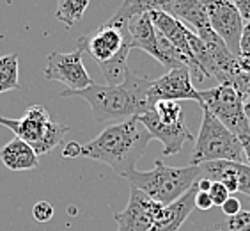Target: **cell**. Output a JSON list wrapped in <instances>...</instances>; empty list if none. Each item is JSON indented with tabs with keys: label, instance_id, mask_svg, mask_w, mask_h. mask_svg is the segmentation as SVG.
I'll return each instance as SVG.
<instances>
[{
	"label": "cell",
	"instance_id": "cell-1",
	"mask_svg": "<svg viewBox=\"0 0 250 231\" xmlns=\"http://www.w3.org/2000/svg\"><path fill=\"white\" fill-rule=\"evenodd\" d=\"M149 77H142L139 73L131 71L128 68L125 82L119 86H100L92 84L82 91H66L61 92L64 98H82L91 105L94 119L100 123L105 121H126L131 117H139L153 109L147 91L151 87Z\"/></svg>",
	"mask_w": 250,
	"mask_h": 231
},
{
	"label": "cell",
	"instance_id": "cell-2",
	"mask_svg": "<svg viewBox=\"0 0 250 231\" xmlns=\"http://www.w3.org/2000/svg\"><path fill=\"white\" fill-rule=\"evenodd\" d=\"M151 140L149 132L146 130L139 117H131L116 125H108L96 139L82 144L80 157L110 165L125 178L126 174L135 171V165L144 157Z\"/></svg>",
	"mask_w": 250,
	"mask_h": 231
},
{
	"label": "cell",
	"instance_id": "cell-3",
	"mask_svg": "<svg viewBox=\"0 0 250 231\" xmlns=\"http://www.w3.org/2000/svg\"><path fill=\"white\" fill-rule=\"evenodd\" d=\"M131 183V187L139 188L140 192L149 196L153 201L160 205H170L178 201L181 196L201 178V167L199 165H187V167H170L165 165L162 160L154 162L151 171H131L125 176Z\"/></svg>",
	"mask_w": 250,
	"mask_h": 231
},
{
	"label": "cell",
	"instance_id": "cell-4",
	"mask_svg": "<svg viewBox=\"0 0 250 231\" xmlns=\"http://www.w3.org/2000/svg\"><path fill=\"white\" fill-rule=\"evenodd\" d=\"M2 126L15 132V137L21 139L36 151V155H46L64 140L69 126L55 123L43 105H32L27 109L21 119L4 117Z\"/></svg>",
	"mask_w": 250,
	"mask_h": 231
},
{
	"label": "cell",
	"instance_id": "cell-5",
	"mask_svg": "<svg viewBox=\"0 0 250 231\" xmlns=\"http://www.w3.org/2000/svg\"><path fill=\"white\" fill-rule=\"evenodd\" d=\"M229 160V162H243L245 155L240 139L229 132L220 121L202 109V123L199 130L195 146H193L190 165H201L206 162Z\"/></svg>",
	"mask_w": 250,
	"mask_h": 231
},
{
	"label": "cell",
	"instance_id": "cell-6",
	"mask_svg": "<svg viewBox=\"0 0 250 231\" xmlns=\"http://www.w3.org/2000/svg\"><path fill=\"white\" fill-rule=\"evenodd\" d=\"M201 92V109L211 112L236 137L250 135V119L245 116V100L232 86H220Z\"/></svg>",
	"mask_w": 250,
	"mask_h": 231
},
{
	"label": "cell",
	"instance_id": "cell-7",
	"mask_svg": "<svg viewBox=\"0 0 250 231\" xmlns=\"http://www.w3.org/2000/svg\"><path fill=\"white\" fill-rule=\"evenodd\" d=\"M43 75L52 82L64 84L66 91H82L94 84L83 66V50L80 46L71 53H48Z\"/></svg>",
	"mask_w": 250,
	"mask_h": 231
},
{
	"label": "cell",
	"instance_id": "cell-8",
	"mask_svg": "<svg viewBox=\"0 0 250 231\" xmlns=\"http://www.w3.org/2000/svg\"><path fill=\"white\" fill-rule=\"evenodd\" d=\"M206 9L208 20L211 29L217 32L218 38L227 45V48L240 55V38L243 30V18L231 0H201Z\"/></svg>",
	"mask_w": 250,
	"mask_h": 231
},
{
	"label": "cell",
	"instance_id": "cell-9",
	"mask_svg": "<svg viewBox=\"0 0 250 231\" xmlns=\"http://www.w3.org/2000/svg\"><path fill=\"white\" fill-rule=\"evenodd\" d=\"M147 98H149L151 105L162 100H193L201 105V92L193 87L192 73L187 66L172 68L164 77L153 80L149 91H147Z\"/></svg>",
	"mask_w": 250,
	"mask_h": 231
},
{
	"label": "cell",
	"instance_id": "cell-10",
	"mask_svg": "<svg viewBox=\"0 0 250 231\" xmlns=\"http://www.w3.org/2000/svg\"><path fill=\"white\" fill-rule=\"evenodd\" d=\"M164 205L153 201L149 196L131 187L130 201L123 212L114 213L117 222V231H149L154 221L158 219Z\"/></svg>",
	"mask_w": 250,
	"mask_h": 231
},
{
	"label": "cell",
	"instance_id": "cell-11",
	"mask_svg": "<svg viewBox=\"0 0 250 231\" xmlns=\"http://www.w3.org/2000/svg\"><path fill=\"white\" fill-rule=\"evenodd\" d=\"M128 43H130L128 27L121 29V27H110L106 23L101 25L96 32L87 34L78 39V46L83 50V53H89L96 61V64L108 63Z\"/></svg>",
	"mask_w": 250,
	"mask_h": 231
},
{
	"label": "cell",
	"instance_id": "cell-12",
	"mask_svg": "<svg viewBox=\"0 0 250 231\" xmlns=\"http://www.w3.org/2000/svg\"><path fill=\"white\" fill-rule=\"evenodd\" d=\"M201 178L218 182L229 190V194L241 192L250 198V165L243 162L217 160L201 164Z\"/></svg>",
	"mask_w": 250,
	"mask_h": 231
},
{
	"label": "cell",
	"instance_id": "cell-13",
	"mask_svg": "<svg viewBox=\"0 0 250 231\" xmlns=\"http://www.w3.org/2000/svg\"><path fill=\"white\" fill-rule=\"evenodd\" d=\"M139 121L144 125V128L149 132L151 139H156L164 144V155L172 157L183 149V144L188 140H193L192 132L188 130L187 121H179L174 125H167L156 117L154 111H147L146 114L139 116Z\"/></svg>",
	"mask_w": 250,
	"mask_h": 231
},
{
	"label": "cell",
	"instance_id": "cell-14",
	"mask_svg": "<svg viewBox=\"0 0 250 231\" xmlns=\"http://www.w3.org/2000/svg\"><path fill=\"white\" fill-rule=\"evenodd\" d=\"M128 34H130L131 50L139 48L149 53L160 64H164V53H162V43H160V32L154 29L149 13L135 16L128 23Z\"/></svg>",
	"mask_w": 250,
	"mask_h": 231
},
{
	"label": "cell",
	"instance_id": "cell-15",
	"mask_svg": "<svg viewBox=\"0 0 250 231\" xmlns=\"http://www.w3.org/2000/svg\"><path fill=\"white\" fill-rule=\"evenodd\" d=\"M197 194V183L188 190L185 196L178 199V201L170 203L164 210L160 212L158 219L154 221L153 228L149 231H179L183 222L188 219V215L193 212V199Z\"/></svg>",
	"mask_w": 250,
	"mask_h": 231
},
{
	"label": "cell",
	"instance_id": "cell-16",
	"mask_svg": "<svg viewBox=\"0 0 250 231\" xmlns=\"http://www.w3.org/2000/svg\"><path fill=\"white\" fill-rule=\"evenodd\" d=\"M170 4H172V0H123L121 7L114 13L112 18L106 20L105 23L110 25V27L126 29L130 20H133L135 16L144 15V13H153V11L167 13Z\"/></svg>",
	"mask_w": 250,
	"mask_h": 231
},
{
	"label": "cell",
	"instance_id": "cell-17",
	"mask_svg": "<svg viewBox=\"0 0 250 231\" xmlns=\"http://www.w3.org/2000/svg\"><path fill=\"white\" fill-rule=\"evenodd\" d=\"M167 13L176 20H179V22L187 23V27L190 25V29L197 36L211 30L206 9L201 4V0H172Z\"/></svg>",
	"mask_w": 250,
	"mask_h": 231
},
{
	"label": "cell",
	"instance_id": "cell-18",
	"mask_svg": "<svg viewBox=\"0 0 250 231\" xmlns=\"http://www.w3.org/2000/svg\"><path fill=\"white\" fill-rule=\"evenodd\" d=\"M0 160L9 171H32L39 167V157L21 139H11L0 149Z\"/></svg>",
	"mask_w": 250,
	"mask_h": 231
},
{
	"label": "cell",
	"instance_id": "cell-19",
	"mask_svg": "<svg viewBox=\"0 0 250 231\" xmlns=\"http://www.w3.org/2000/svg\"><path fill=\"white\" fill-rule=\"evenodd\" d=\"M131 52V45H125L121 52L117 53L116 57L110 59L108 63L98 64V68L103 73V78H105L106 86H119V84L125 82L126 71H128V55Z\"/></svg>",
	"mask_w": 250,
	"mask_h": 231
},
{
	"label": "cell",
	"instance_id": "cell-20",
	"mask_svg": "<svg viewBox=\"0 0 250 231\" xmlns=\"http://www.w3.org/2000/svg\"><path fill=\"white\" fill-rule=\"evenodd\" d=\"M18 68L20 64L16 53H9V55L0 57V94L15 91L20 87Z\"/></svg>",
	"mask_w": 250,
	"mask_h": 231
},
{
	"label": "cell",
	"instance_id": "cell-21",
	"mask_svg": "<svg viewBox=\"0 0 250 231\" xmlns=\"http://www.w3.org/2000/svg\"><path fill=\"white\" fill-rule=\"evenodd\" d=\"M91 0H57V11L55 16L61 20L66 27H73L78 23L85 15V9Z\"/></svg>",
	"mask_w": 250,
	"mask_h": 231
},
{
	"label": "cell",
	"instance_id": "cell-22",
	"mask_svg": "<svg viewBox=\"0 0 250 231\" xmlns=\"http://www.w3.org/2000/svg\"><path fill=\"white\" fill-rule=\"evenodd\" d=\"M153 111L156 114V117L162 123H167V125H174V123H179V121L185 119L183 107L179 105V101H170V100L156 101L153 105Z\"/></svg>",
	"mask_w": 250,
	"mask_h": 231
},
{
	"label": "cell",
	"instance_id": "cell-23",
	"mask_svg": "<svg viewBox=\"0 0 250 231\" xmlns=\"http://www.w3.org/2000/svg\"><path fill=\"white\" fill-rule=\"evenodd\" d=\"M220 231H250V212L241 210L238 215L227 217L220 224Z\"/></svg>",
	"mask_w": 250,
	"mask_h": 231
},
{
	"label": "cell",
	"instance_id": "cell-24",
	"mask_svg": "<svg viewBox=\"0 0 250 231\" xmlns=\"http://www.w3.org/2000/svg\"><path fill=\"white\" fill-rule=\"evenodd\" d=\"M208 196L211 198V201H213V207H222L224 203L229 199V190H227L222 183H218V182H211V187H209V190H208Z\"/></svg>",
	"mask_w": 250,
	"mask_h": 231
},
{
	"label": "cell",
	"instance_id": "cell-25",
	"mask_svg": "<svg viewBox=\"0 0 250 231\" xmlns=\"http://www.w3.org/2000/svg\"><path fill=\"white\" fill-rule=\"evenodd\" d=\"M32 217L38 222H48L53 217V207L48 201H39L34 205L32 208Z\"/></svg>",
	"mask_w": 250,
	"mask_h": 231
},
{
	"label": "cell",
	"instance_id": "cell-26",
	"mask_svg": "<svg viewBox=\"0 0 250 231\" xmlns=\"http://www.w3.org/2000/svg\"><path fill=\"white\" fill-rule=\"evenodd\" d=\"M232 87L240 92L243 100H249L250 98V73H238V77L234 78Z\"/></svg>",
	"mask_w": 250,
	"mask_h": 231
},
{
	"label": "cell",
	"instance_id": "cell-27",
	"mask_svg": "<svg viewBox=\"0 0 250 231\" xmlns=\"http://www.w3.org/2000/svg\"><path fill=\"white\" fill-rule=\"evenodd\" d=\"M222 212L226 213L227 217H234L238 215V213L241 212V203L238 198H232V196H229V199H227L224 205H222Z\"/></svg>",
	"mask_w": 250,
	"mask_h": 231
},
{
	"label": "cell",
	"instance_id": "cell-28",
	"mask_svg": "<svg viewBox=\"0 0 250 231\" xmlns=\"http://www.w3.org/2000/svg\"><path fill=\"white\" fill-rule=\"evenodd\" d=\"M193 207L201 210V212H208V210H211L213 208V201L211 198L208 196V192H199L195 194V199H193Z\"/></svg>",
	"mask_w": 250,
	"mask_h": 231
},
{
	"label": "cell",
	"instance_id": "cell-29",
	"mask_svg": "<svg viewBox=\"0 0 250 231\" xmlns=\"http://www.w3.org/2000/svg\"><path fill=\"white\" fill-rule=\"evenodd\" d=\"M240 53L250 55V22L243 23V30H241L240 38Z\"/></svg>",
	"mask_w": 250,
	"mask_h": 231
},
{
	"label": "cell",
	"instance_id": "cell-30",
	"mask_svg": "<svg viewBox=\"0 0 250 231\" xmlns=\"http://www.w3.org/2000/svg\"><path fill=\"white\" fill-rule=\"evenodd\" d=\"M62 155L66 159H77L82 155V144L77 142V140H69L62 149Z\"/></svg>",
	"mask_w": 250,
	"mask_h": 231
},
{
	"label": "cell",
	"instance_id": "cell-31",
	"mask_svg": "<svg viewBox=\"0 0 250 231\" xmlns=\"http://www.w3.org/2000/svg\"><path fill=\"white\" fill-rule=\"evenodd\" d=\"M232 5H234L240 16L245 22H250V0H231Z\"/></svg>",
	"mask_w": 250,
	"mask_h": 231
},
{
	"label": "cell",
	"instance_id": "cell-32",
	"mask_svg": "<svg viewBox=\"0 0 250 231\" xmlns=\"http://www.w3.org/2000/svg\"><path fill=\"white\" fill-rule=\"evenodd\" d=\"M241 142V148H243V155H245V159L249 160L250 164V135H243V137H238Z\"/></svg>",
	"mask_w": 250,
	"mask_h": 231
},
{
	"label": "cell",
	"instance_id": "cell-33",
	"mask_svg": "<svg viewBox=\"0 0 250 231\" xmlns=\"http://www.w3.org/2000/svg\"><path fill=\"white\" fill-rule=\"evenodd\" d=\"M243 111H245V116L250 119V98L245 100V103H243Z\"/></svg>",
	"mask_w": 250,
	"mask_h": 231
},
{
	"label": "cell",
	"instance_id": "cell-34",
	"mask_svg": "<svg viewBox=\"0 0 250 231\" xmlns=\"http://www.w3.org/2000/svg\"><path fill=\"white\" fill-rule=\"evenodd\" d=\"M2 119H4V116H0V123H2Z\"/></svg>",
	"mask_w": 250,
	"mask_h": 231
}]
</instances>
